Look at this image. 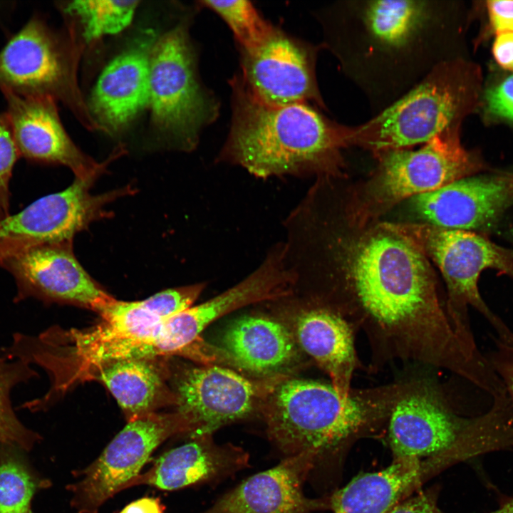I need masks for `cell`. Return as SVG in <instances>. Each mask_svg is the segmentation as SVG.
<instances>
[{
  "label": "cell",
  "instance_id": "2e32d148",
  "mask_svg": "<svg viewBox=\"0 0 513 513\" xmlns=\"http://www.w3.org/2000/svg\"><path fill=\"white\" fill-rule=\"evenodd\" d=\"M20 157L27 160L69 167L76 178L96 179L106 163L83 153L65 130L56 100L48 95H23L2 90Z\"/></svg>",
  "mask_w": 513,
  "mask_h": 513
},
{
  "label": "cell",
  "instance_id": "83f0119b",
  "mask_svg": "<svg viewBox=\"0 0 513 513\" xmlns=\"http://www.w3.org/2000/svg\"><path fill=\"white\" fill-rule=\"evenodd\" d=\"M199 4L215 12L227 24L242 50L259 46L274 28L248 1H202Z\"/></svg>",
  "mask_w": 513,
  "mask_h": 513
},
{
  "label": "cell",
  "instance_id": "7402d4cb",
  "mask_svg": "<svg viewBox=\"0 0 513 513\" xmlns=\"http://www.w3.org/2000/svg\"><path fill=\"white\" fill-rule=\"evenodd\" d=\"M298 314L292 331L299 346L328 375L337 392L348 396L353 373L359 366L353 326L338 312L319 302Z\"/></svg>",
  "mask_w": 513,
  "mask_h": 513
},
{
  "label": "cell",
  "instance_id": "e575fe53",
  "mask_svg": "<svg viewBox=\"0 0 513 513\" xmlns=\"http://www.w3.org/2000/svg\"><path fill=\"white\" fill-rule=\"evenodd\" d=\"M164 507L158 498L145 497L127 505L120 513H163Z\"/></svg>",
  "mask_w": 513,
  "mask_h": 513
},
{
  "label": "cell",
  "instance_id": "1f68e13d",
  "mask_svg": "<svg viewBox=\"0 0 513 513\" xmlns=\"http://www.w3.org/2000/svg\"><path fill=\"white\" fill-rule=\"evenodd\" d=\"M486 6L490 28L496 35L513 33V1H489Z\"/></svg>",
  "mask_w": 513,
  "mask_h": 513
},
{
  "label": "cell",
  "instance_id": "44dd1931",
  "mask_svg": "<svg viewBox=\"0 0 513 513\" xmlns=\"http://www.w3.org/2000/svg\"><path fill=\"white\" fill-rule=\"evenodd\" d=\"M221 346L230 363L256 378L286 375L299 358L293 331L264 316H244L232 321L222 333Z\"/></svg>",
  "mask_w": 513,
  "mask_h": 513
},
{
  "label": "cell",
  "instance_id": "7c38bea8",
  "mask_svg": "<svg viewBox=\"0 0 513 513\" xmlns=\"http://www.w3.org/2000/svg\"><path fill=\"white\" fill-rule=\"evenodd\" d=\"M95 179L75 177L66 190L34 201L0 221V259L31 247L72 242L91 222L108 215L105 206L128 188L92 195Z\"/></svg>",
  "mask_w": 513,
  "mask_h": 513
},
{
  "label": "cell",
  "instance_id": "3957f363",
  "mask_svg": "<svg viewBox=\"0 0 513 513\" xmlns=\"http://www.w3.org/2000/svg\"><path fill=\"white\" fill-rule=\"evenodd\" d=\"M232 123L217 160L261 179L336 177L343 165L346 125L309 103L270 105L256 98L240 76L230 81Z\"/></svg>",
  "mask_w": 513,
  "mask_h": 513
},
{
  "label": "cell",
  "instance_id": "277c9868",
  "mask_svg": "<svg viewBox=\"0 0 513 513\" xmlns=\"http://www.w3.org/2000/svg\"><path fill=\"white\" fill-rule=\"evenodd\" d=\"M413 385L398 383L351 390L342 396L332 385L286 376L275 385L261 413L269 439L286 457L309 453L316 462L388 420Z\"/></svg>",
  "mask_w": 513,
  "mask_h": 513
},
{
  "label": "cell",
  "instance_id": "d4e9b609",
  "mask_svg": "<svg viewBox=\"0 0 513 513\" xmlns=\"http://www.w3.org/2000/svg\"><path fill=\"white\" fill-rule=\"evenodd\" d=\"M26 452L0 445V513H33L35 495L51 485L32 467Z\"/></svg>",
  "mask_w": 513,
  "mask_h": 513
},
{
  "label": "cell",
  "instance_id": "5bb4252c",
  "mask_svg": "<svg viewBox=\"0 0 513 513\" xmlns=\"http://www.w3.org/2000/svg\"><path fill=\"white\" fill-rule=\"evenodd\" d=\"M318 48L274 27L259 46L239 49L240 77L248 90L265 103H314L325 108L316 76Z\"/></svg>",
  "mask_w": 513,
  "mask_h": 513
},
{
  "label": "cell",
  "instance_id": "e0dca14e",
  "mask_svg": "<svg viewBox=\"0 0 513 513\" xmlns=\"http://www.w3.org/2000/svg\"><path fill=\"white\" fill-rule=\"evenodd\" d=\"M412 203L430 224L470 232L489 229L513 205V176L466 177L415 196Z\"/></svg>",
  "mask_w": 513,
  "mask_h": 513
},
{
  "label": "cell",
  "instance_id": "d590c367",
  "mask_svg": "<svg viewBox=\"0 0 513 513\" xmlns=\"http://www.w3.org/2000/svg\"><path fill=\"white\" fill-rule=\"evenodd\" d=\"M489 513H513V499H508L497 509Z\"/></svg>",
  "mask_w": 513,
  "mask_h": 513
},
{
  "label": "cell",
  "instance_id": "ba28073f",
  "mask_svg": "<svg viewBox=\"0 0 513 513\" xmlns=\"http://www.w3.org/2000/svg\"><path fill=\"white\" fill-rule=\"evenodd\" d=\"M371 179L352 207L354 222L363 226L410 197L436 190L484 168L477 154L460 141V129L446 131L416 150H390L375 155Z\"/></svg>",
  "mask_w": 513,
  "mask_h": 513
},
{
  "label": "cell",
  "instance_id": "30bf717a",
  "mask_svg": "<svg viewBox=\"0 0 513 513\" xmlns=\"http://www.w3.org/2000/svg\"><path fill=\"white\" fill-rule=\"evenodd\" d=\"M194 432L180 413H151L128 421L100 455L68 486L78 513H98L100 507L140 474L154 450L167 438Z\"/></svg>",
  "mask_w": 513,
  "mask_h": 513
},
{
  "label": "cell",
  "instance_id": "f1b7e54d",
  "mask_svg": "<svg viewBox=\"0 0 513 513\" xmlns=\"http://www.w3.org/2000/svg\"><path fill=\"white\" fill-rule=\"evenodd\" d=\"M20 154L6 113H0V221L10 215L9 182Z\"/></svg>",
  "mask_w": 513,
  "mask_h": 513
},
{
  "label": "cell",
  "instance_id": "cb8c5ba5",
  "mask_svg": "<svg viewBox=\"0 0 513 513\" xmlns=\"http://www.w3.org/2000/svg\"><path fill=\"white\" fill-rule=\"evenodd\" d=\"M152 358H132L106 363L90 376L101 381L123 410L127 421L154 413L167 403H176Z\"/></svg>",
  "mask_w": 513,
  "mask_h": 513
},
{
  "label": "cell",
  "instance_id": "5b68a950",
  "mask_svg": "<svg viewBox=\"0 0 513 513\" xmlns=\"http://www.w3.org/2000/svg\"><path fill=\"white\" fill-rule=\"evenodd\" d=\"M480 69L462 58L444 61L370 120L346 127V145L381 152L425 144L450 130L479 105Z\"/></svg>",
  "mask_w": 513,
  "mask_h": 513
},
{
  "label": "cell",
  "instance_id": "484cf974",
  "mask_svg": "<svg viewBox=\"0 0 513 513\" xmlns=\"http://www.w3.org/2000/svg\"><path fill=\"white\" fill-rule=\"evenodd\" d=\"M37 377L31 366L0 355V445L14 446L28 452L40 440V435L19 419L11 399L15 386Z\"/></svg>",
  "mask_w": 513,
  "mask_h": 513
},
{
  "label": "cell",
  "instance_id": "836d02e7",
  "mask_svg": "<svg viewBox=\"0 0 513 513\" xmlns=\"http://www.w3.org/2000/svg\"><path fill=\"white\" fill-rule=\"evenodd\" d=\"M492 53L500 67L513 71V33L497 34L493 43Z\"/></svg>",
  "mask_w": 513,
  "mask_h": 513
},
{
  "label": "cell",
  "instance_id": "7a4b0ae2",
  "mask_svg": "<svg viewBox=\"0 0 513 513\" xmlns=\"http://www.w3.org/2000/svg\"><path fill=\"white\" fill-rule=\"evenodd\" d=\"M450 8L440 1H342L316 17L323 47L378 113L437 66L457 58L447 52Z\"/></svg>",
  "mask_w": 513,
  "mask_h": 513
},
{
  "label": "cell",
  "instance_id": "6da1fadb",
  "mask_svg": "<svg viewBox=\"0 0 513 513\" xmlns=\"http://www.w3.org/2000/svg\"><path fill=\"white\" fill-rule=\"evenodd\" d=\"M345 256L353 302L339 314L363 327L375 358L415 360L452 371L474 385L484 380L489 371L485 357L457 333L420 251L379 224Z\"/></svg>",
  "mask_w": 513,
  "mask_h": 513
},
{
  "label": "cell",
  "instance_id": "4fadbf2b",
  "mask_svg": "<svg viewBox=\"0 0 513 513\" xmlns=\"http://www.w3.org/2000/svg\"><path fill=\"white\" fill-rule=\"evenodd\" d=\"M281 242L272 246L259 266L220 294L165 320L155 340L157 353H182L212 323L244 306L276 301L294 294Z\"/></svg>",
  "mask_w": 513,
  "mask_h": 513
},
{
  "label": "cell",
  "instance_id": "ac0fdd59",
  "mask_svg": "<svg viewBox=\"0 0 513 513\" xmlns=\"http://www.w3.org/2000/svg\"><path fill=\"white\" fill-rule=\"evenodd\" d=\"M155 41L153 31L142 32L100 75L88 109L103 130L125 128L148 106L150 56Z\"/></svg>",
  "mask_w": 513,
  "mask_h": 513
},
{
  "label": "cell",
  "instance_id": "d6a6232c",
  "mask_svg": "<svg viewBox=\"0 0 513 513\" xmlns=\"http://www.w3.org/2000/svg\"><path fill=\"white\" fill-rule=\"evenodd\" d=\"M388 513H442L433 493L423 492L398 502Z\"/></svg>",
  "mask_w": 513,
  "mask_h": 513
},
{
  "label": "cell",
  "instance_id": "603a6c76",
  "mask_svg": "<svg viewBox=\"0 0 513 513\" xmlns=\"http://www.w3.org/2000/svg\"><path fill=\"white\" fill-rule=\"evenodd\" d=\"M421 460H396L387 467L366 473L335 492L328 507L333 513H388L418 484Z\"/></svg>",
  "mask_w": 513,
  "mask_h": 513
},
{
  "label": "cell",
  "instance_id": "9a60e30c",
  "mask_svg": "<svg viewBox=\"0 0 513 513\" xmlns=\"http://www.w3.org/2000/svg\"><path fill=\"white\" fill-rule=\"evenodd\" d=\"M0 267L15 280V303L35 298L78 304L100 314L115 300L83 268L73 252L72 242L22 250L0 259Z\"/></svg>",
  "mask_w": 513,
  "mask_h": 513
},
{
  "label": "cell",
  "instance_id": "52a82bcc",
  "mask_svg": "<svg viewBox=\"0 0 513 513\" xmlns=\"http://www.w3.org/2000/svg\"><path fill=\"white\" fill-rule=\"evenodd\" d=\"M148 105L156 130L185 151L195 148L200 131L218 115L216 98L200 80L187 23L178 24L153 46Z\"/></svg>",
  "mask_w": 513,
  "mask_h": 513
},
{
  "label": "cell",
  "instance_id": "8fae6325",
  "mask_svg": "<svg viewBox=\"0 0 513 513\" xmlns=\"http://www.w3.org/2000/svg\"><path fill=\"white\" fill-rule=\"evenodd\" d=\"M286 376L253 379L214 365L188 368L175 382L176 411L194 426L190 437L212 435L225 425L261 412L275 385Z\"/></svg>",
  "mask_w": 513,
  "mask_h": 513
},
{
  "label": "cell",
  "instance_id": "4dcf8cb0",
  "mask_svg": "<svg viewBox=\"0 0 513 513\" xmlns=\"http://www.w3.org/2000/svg\"><path fill=\"white\" fill-rule=\"evenodd\" d=\"M503 383L513 408V342L495 340V348L486 356Z\"/></svg>",
  "mask_w": 513,
  "mask_h": 513
},
{
  "label": "cell",
  "instance_id": "f546056e",
  "mask_svg": "<svg viewBox=\"0 0 513 513\" xmlns=\"http://www.w3.org/2000/svg\"><path fill=\"white\" fill-rule=\"evenodd\" d=\"M483 103L492 118L513 123V74L489 87L484 95Z\"/></svg>",
  "mask_w": 513,
  "mask_h": 513
},
{
  "label": "cell",
  "instance_id": "8992f818",
  "mask_svg": "<svg viewBox=\"0 0 513 513\" xmlns=\"http://www.w3.org/2000/svg\"><path fill=\"white\" fill-rule=\"evenodd\" d=\"M410 243L438 266L447 288L446 309L462 340L477 350L468 309L475 308L490 323L497 338L513 342V332L480 295L482 271L494 269L513 280V249L499 246L475 232L447 229L430 224H380Z\"/></svg>",
  "mask_w": 513,
  "mask_h": 513
},
{
  "label": "cell",
  "instance_id": "ffe728a7",
  "mask_svg": "<svg viewBox=\"0 0 513 513\" xmlns=\"http://www.w3.org/2000/svg\"><path fill=\"white\" fill-rule=\"evenodd\" d=\"M190 438L162 454L147 472L130 481L125 489L142 484L176 490L223 479L249 466V454L239 447L218 445L211 435Z\"/></svg>",
  "mask_w": 513,
  "mask_h": 513
},
{
  "label": "cell",
  "instance_id": "4316f807",
  "mask_svg": "<svg viewBox=\"0 0 513 513\" xmlns=\"http://www.w3.org/2000/svg\"><path fill=\"white\" fill-rule=\"evenodd\" d=\"M138 1H73L63 6L68 15L77 17L88 43L115 34L131 22Z\"/></svg>",
  "mask_w": 513,
  "mask_h": 513
},
{
  "label": "cell",
  "instance_id": "9c48e42d",
  "mask_svg": "<svg viewBox=\"0 0 513 513\" xmlns=\"http://www.w3.org/2000/svg\"><path fill=\"white\" fill-rule=\"evenodd\" d=\"M78 51L69 39L34 16L0 51V89L48 95L65 103L88 130H101L92 117L76 78Z\"/></svg>",
  "mask_w": 513,
  "mask_h": 513
},
{
  "label": "cell",
  "instance_id": "d6986e66",
  "mask_svg": "<svg viewBox=\"0 0 513 513\" xmlns=\"http://www.w3.org/2000/svg\"><path fill=\"white\" fill-rule=\"evenodd\" d=\"M315 462L309 453L286 457L244 480L202 513H310L322 506L303 492Z\"/></svg>",
  "mask_w": 513,
  "mask_h": 513
}]
</instances>
